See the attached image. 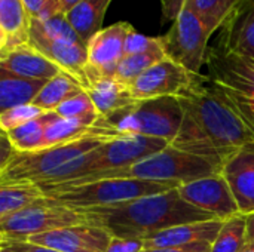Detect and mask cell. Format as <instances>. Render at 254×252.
Segmentation results:
<instances>
[{
    "mask_svg": "<svg viewBox=\"0 0 254 252\" xmlns=\"http://www.w3.org/2000/svg\"><path fill=\"white\" fill-rule=\"evenodd\" d=\"M177 100L183 108V122L173 147L222 168L232 154L254 141L250 128L207 76Z\"/></svg>",
    "mask_w": 254,
    "mask_h": 252,
    "instance_id": "6da1fadb",
    "label": "cell"
},
{
    "mask_svg": "<svg viewBox=\"0 0 254 252\" xmlns=\"http://www.w3.org/2000/svg\"><path fill=\"white\" fill-rule=\"evenodd\" d=\"M79 212L85 215L86 224L101 227L115 238L129 239H147L174 226L216 218L188 203L180 196L179 187L125 203Z\"/></svg>",
    "mask_w": 254,
    "mask_h": 252,
    "instance_id": "7a4b0ae2",
    "label": "cell"
},
{
    "mask_svg": "<svg viewBox=\"0 0 254 252\" xmlns=\"http://www.w3.org/2000/svg\"><path fill=\"white\" fill-rule=\"evenodd\" d=\"M112 138L115 137L94 134L34 153L16 151L0 168V184L34 183L39 186H55L77 180L86 174L94 151Z\"/></svg>",
    "mask_w": 254,
    "mask_h": 252,
    "instance_id": "3957f363",
    "label": "cell"
},
{
    "mask_svg": "<svg viewBox=\"0 0 254 252\" xmlns=\"http://www.w3.org/2000/svg\"><path fill=\"white\" fill-rule=\"evenodd\" d=\"M220 166L214 162L186 153L173 147L171 144L164 150L134 163L127 168H119L113 171H106L94 175H88L74 181L63 184H80L94 180H110V178H131L150 183L162 184H177L195 181L198 178L220 172ZM57 186V184H55Z\"/></svg>",
    "mask_w": 254,
    "mask_h": 252,
    "instance_id": "277c9868",
    "label": "cell"
},
{
    "mask_svg": "<svg viewBox=\"0 0 254 252\" xmlns=\"http://www.w3.org/2000/svg\"><path fill=\"white\" fill-rule=\"evenodd\" d=\"M46 196L54 198L76 211L103 208L135 201L144 196L165 193L177 189V184H162L131 178L94 180L80 184L40 186Z\"/></svg>",
    "mask_w": 254,
    "mask_h": 252,
    "instance_id": "5b68a950",
    "label": "cell"
},
{
    "mask_svg": "<svg viewBox=\"0 0 254 252\" xmlns=\"http://www.w3.org/2000/svg\"><path fill=\"white\" fill-rule=\"evenodd\" d=\"M208 82L232 104L254 135V58L220 43L205 55Z\"/></svg>",
    "mask_w": 254,
    "mask_h": 252,
    "instance_id": "8992f818",
    "label": "cell"
},
{
    "mask_svg": "<svg viewBox=\"0 0 254 252\" xmlns=\"http://www.w3.org/2000/svg\"><path fill=\"white\" fill-rule=\"evenodd\" d=\"M183 122V108L176 97L137 101L134 105L104 119L97 128L110 131L115 137L143 135L165 140L170 144L179 134Z\"/></svg>",
    "mask_w": 254,
    "mask_h": 252,
    "instance_id": "52a82bcc",
    "label": "cell"
},
{
    "mask_svg": "<svg viewBox=\"0 0 254 252\" xmlns=\"http://www.w3.org/2000/svg\"><path fill=\"white\" fill-rule=\"evenodd\" d=\"M86 224L85 215L54 198H43L33 205L0 220V242L28 241L33 236Z\"/></svg>",
    "mask_w": 254,
    "mask_h": 252,
    "instance_id": "ba28073f",
    "label": "cell"
},
{
    "mask_svg": "<svg viewBox=\"0 0 254 252\" xmlns=\"http://www.w3.org/2000/svg\"><path fill=\"white\" fill-rule=\"evenodd\" d=\"M211 36L213 33L208 27L185 6L173 21L170 31L161 36V39L167 58L183 65L190 73L201 76Z\"/></svg>",
    "mask_w": 254,
    "mask_h": 252,
    "instance_id": "9c48e42d",
    "label": "cell"
},
{
    "mask_svg": "<svg viewBox=\"0 0 254 252\" xmlns=\"http://www.w3.org/2000/svg\"><path fill=\"white\" fill-rule=\"evenodd\" d=\"M168 146H170L168 141L152 138V137H143V135L115 137L106 141L104 144H101L94 151V157L83 177L106 172V171H113L119 168H127L164 150Z\"/></svg>",
    "mask_w": 254,
    "mask_h": 252,
    "instance_id": "30bf717a",
    "label": "cell"
},
{
    "mask_svg": "<svg viewBox=\"0 0 254 252\" xmlns=\"http://www.w3.org/2000/svg\"><path fill=\"white\" fill-rule=\"evenodd\" d=\"M205 76H196L170 58H164L146 70L129 86L135 101L156 100L165 97H180Z\"/></svg>",
    "mask_w": 254,
    "mask_h": 252,
    "instance_id": "8fae6325",
    "label": "cell"
},
{
    "mask_svg": "<svg viewBox=\"0 0 254 252\" xmlns=\"http://www.w3.org/2000/svg\"><path fill=\"white\" fill-rule=\"evenodd\" d=\"M179 193L188 203L216 218L228 220L241 214L222 172L185 183L179 186Z\"/></svg>",
    "mask_w": 254,
    "mask_h": 252,
    "instance_id": "7c38bea8",
    "label": "cell"
},
{
    "mask_svg": "<svg viewBox=\"0 0 254 252\" xmlns=\"http://www.w3.org/2000/svg\"><path fill=\"white\" fill-rule=\"evenodd\" d=\"M132 25L116 22L98 31L86 45L89 83L100 77H115L119 62L125 56V40Z\"/></svg>",
    "mask_w": 254,
    "mask_h": 252,
    "instance_id": "4fadbf2b",
    "label": "cell"
},
{
    "mask_svg": "<svg viewBox=\"0 0 254 252\" xmlns=\"http://www.w3.org/2000/svg\"><path fill=\"white\" fill-rule=\"evenodd\" d=\"M112 238L101 227L79 224L33 236L27 242L61 252H106Z\"/></svg>",
    "mask_w": 254,
    "mask_h": 252,
    "instance_id": "5bb4252c",
    "label": "cell"
},
{
    "mask_svg": "<svg viewBox=\"0 0 254 252\" xmlns=\"http://www.w3.org/2000/svg\"><path fill=\"white\" fill-rule=\"evenodd\" d=\"M30 45L40 50L46 58L55 62L64 73L77 80L86 91L88 79V49L83 43H71L43 36L37 30H30Z\"/></svg>",
    "mask_w": 254,
    "mask_h": 252,
    "instance_id": "9a60e30c",
    "label": "cell"
},
{
    "mask_svg": "<svg viewBox=\"0 0 254 252\" xmlns=\"http://www.w3.org/2000/svg\"><path fill=\"white\" fill-rule=\"evenodd\" d=\"M243 215L254 212V141L232 154L220 169Z\"/></svg>",
    "mask_w": 254,
    "mask_h": 252,
    "instance_id": "2e32d148",
    "label": "cell"
},
{
    "mask_svg": "<svg viewBox=\"0 0 254 252\" xmlns=\"http://www.w3.org/2000/svg\"><path fill=\"white\" fill-rule=\"evenodd\" d=\"M225 220L211 218L204 221L186 223L165 229L144 241V250L155 248H183L196 244H213Z\"/></svg>",
    "mask_w": 254,
    "mask_h": 252,
    "instance_id": "e0dca14e",
    "label": "cell"
},
{
    "mask_svg": "<svg viewBox=\"0 0 254 252\" xmlns=\"http://www.w3.org/2000/svg\"><path fill=\"white\" fill-rule=\"evenodd\" d=\"M0 68L25 79L51 80L63 73V70L46 58L33 45H21L3 55H0Z\"/></svg>",
    "mask_w": 254,
    "mask_h": 252,
    "instance_id": "ac0fdd59",
    "label": "cell"
},
{
    "mask_svg": "<svg viewBox=\"0 0 254 252\" xmlns=\"http://www.w3.org/2000/svg\"><path fill=\"white\" fill-rule=\"evenodd\" d=\"M31 16L22 0H0V55L30 42Z\"/></svg>",
    "mask_w": 254,
    "mask_h": 252,
    "instance_id": "d6986e66",
    "label": "cell"
},
{
    "mask_svg": "<svg viewBox=\"0 0 254 252\" xmlns=\"http://www.w3.org/2000/svg\"><path fill=\"white\" fill-rule=\"evenodd\" d=\"M222 28L220 45L254 58V0L243 3Z\"/></svg>",
    "mask_w": 254,
    "mask_h": 252,
    "instance_id": "ffe728a7",
    "label": "cell"
},
{
    "mask_svg": "<svg viewBox=\"0 0 254 252\" xmlns=\"http://www.w3.org/2000/svg\"><path fill=\"white\" fill-rule=\"evenodd\" d=\"M86 92L91 97L100 117H104V119L137 102L132 98L128 86L122 85L115 77H100V79L92 80Z\"/></svg>",
    "mask_w": 254,
    "mask_h": 252,
    "instance_id": "44dd1931",
    "label": "cell"
},
{
    "mask_svg": "<svg viewBox=\"0 0 254 252\" xmlns=\"http://www.w3.org/2000/svg\"><path fill=\"white\" fill-rule=\"evenodd\" d=\"M46 82L19 77L0 68V113L18 105L31 104Z\"/></svg>",
    "mask_w": 254,
    "mask_h": 252,
    "instance_id": "7402d4cb",
    "label": "cell"
},
{
    "mask_svg": "<svg viewBox=\"0 0 254 252\" xmlns=\"http://www.w3.org/2000/svg\"><path fill=\"white\" fill-rule=\"evenodd\" d=\"M110 1L112 0H82L65 13L67 21L85 45L103 30V21Z\"/></svg>",
    "mask_w": 254,
    "mask_h": 252,
    "instance_id": "603a6c76",
    "label": "cell"
},
{
    "mask_svg": "<svg viewBox=\"0 0 254 252\" xmlns=\"http://www.w3.org/2000/svg\"><path fill=\"white\" fill-rule=\"evenodd\" d=\"M94 134H104L109 137H115L110 131L91 126L83 120L64 119V117H58L57 114H54V117L51 119L45 131V149L61 146V144H68V143L82 140Z\"/></svg>",
    "mask_w": 254,
    "mask_h": 252,
    "instance_id": "cb8c5ba5",
    "label": "cell"
},
{
    "mask_svg": "<svg viewBox=\"0 0 254 252\" xmlns=\"http://www.w3.org/2000/svg\"><path fill=\"white\" fill-rule=\"evenodd\" d=\"M82 91H85L82 85L63 71L45 83V86L42 88V91L37 94L31 104H34L45 113L55 111L63 102L76 97Z\"/></svg>",
    "mask_w": 254,
    "mask_h": 252,
    "instance_id": "d4e9b609",
    "label": "cell"
},
{
    "mask_svg": "<svg viewBox=\"0 0 254 252\" xmlns=\"http://www.w3.org/2000/svg\"><path fill=\"white\" fill-rule=\"evenodd\" d=\"M46 198L43 189L34 183L0 184V220Z\"/></svg>",
    "mask_w": 254,
    "mask_h": 252,
    "instance_id": "484cf974",
    "label": "cell"
},
{
    "mask_svg": "<svg viewBox=\"0 0 254 252\" xmlns=\"http://www.w3.org/2000/svg\"><path fill=\"white\" fill-rule=\"evenodd\" d=\"M247 0H186L189 7L211 33L222 28Z\"/></svg>",
    "mask_w": 254,
    "mask_h": 252,
    "instance_id": "4316f807",
    "label": "cell"
},
{
    "mask_svg": "<svg viewBox=\"0 0 254 252\" xmlns=\"http://www.w3.org/2000/svg\"><path fill=\"white\" fill-rule=\"evenodd\" d=\"M54 111L43 113L34 120H30L18 128H13L10 131H4L19 153H34L45 149V131L51 119L54 117Z\"/></svg>",
    "mask_w": 254,
    "mask_h": 252,
    "instance_id": "83f0119b",
    "label": "cell"
},
{
    "mask_svg": "<svg viewBox=\"0 0 254 252\" xmlns=\"http://www.w3.org/2000/svg\"><path fill=\"white\" fill-rule=\"evenodd\" d=\"M246 247V215L238 214L223 221V226L211 244L210 252H241Z\"/></svg>",
    "mask_w": 254,
    "mask_h": 252,
    "instance_id": "f1b7e54d",
    "label": "cell"
},
{
    "mask_svg": "<svg viewBox=\"0 0 254 252\" xmlns=\"http://www.w3.org/2000/svg\"><path fill=\"white\" fill-rule=\"evenodd\" d=\"M165 58L164 52H146L135 55H125L118 65L115 79L125 86H129L135 79H138L146 70Z\"/></svg>",
    "mask_w": 254,
    "mask_h": 252,
    "instance_id": "f546056e",
    "label": "cell"
},
{
    "mask_svg": "<svg viewBox=\"0 0 254 252\" xmlns=\"http://www.w3.org/2000/svg\"><path fill=\"white\" fill-rule=\"evenodd\" d=\"M54 113L58 117L83 120L91 126H95L97 122L100 120V114L86 91H82L76 97L63 102Z\"/></svg>",
    "mask_w": 254,
    "mask_h": 252,
    "instance_id": "4dcf8cb0",
    "label": "cell"
},
{
    "mask_svg": "<svg viewBox=\"0 0 254 252\" xmlns=\"http://www.w3.org/2000/svg\"><path fill=\"white\" fill-rule=\"evenodd\" d=\"M31 28L37 30L46 37L57 39V40H65L71 43H83L74 28L70 25V22L65 18V13H60L57 16H52L46 21H36L31 19ZM85 45V43H83Z\"/></svg>",
    "mask_w": 254,
    "mask_h": 252,
    "instance_id": "1f68e13d",
    "label": "cell"
},
{
    "mask_svg": "<svg viewBox=\"0 0 254 252\" xmlns=\"http://www.w3.org/2000/svg\"><path fill=\"white\" fill-rule=\"evenodd\" d=\"M45 111L36 107L34 104H24L13 108H9L6 111L0 113V128L1 131H10L13 128H18L30 120L37 119Z\"/></svg>",
    "mask_w": 254,
    "mask_h": 252,
    "instance_id": "d6a6232c",
    "label": "cell"
},
{
    "mask_svg": "<svg viewBox=\"0 0 254 252\" xmlns=\"http://www.w3.org/2000/svg\"><path fill=\"white\" fill-rule=\"evenodd\" d=\"M146 52H164L161 36L149 37L138 33L132 27L125 40V55H135V53H146Z\"/></svg>",
    "mask_w": 254,
    "mask_h": 252,
    "instance_id": "836d02e7",
    "label": "cell"
},
{
    "mask_svg": "<svg viewBox=\"0 0 254 252\" xmlns=\"http://www.w3.org/2000/svg\"><path fill=\"white\" fill-rule=\"evenodd\" d=\"M31 19L46 21L61 13L57 0H22Z\"/></svg>",
    "mask_w": 254,
    "mask_h": 252,
    "instance_id": "e575fe53",
    "label": "cell"
},
{
    "mask_svg": "<svg viewBox=\"0 0 254 252\" xmlns=\"http://www.w3.org/2000/svg\"><path fill=\"white\" fill-rule=\"evenodd\" d=\"M146 239H129V238H112L106 252H141L144 250Z\"/></svg>",
    "mask_w": 254,
    "mask_h": 252,
    "instance_id": "d590c367",
    "label": "cell"
},
{
    "mask_svg": "<svg viewBox=\"0 0 254 252\" xmlns=\"http://www.w3.org/2000/svg\"><path fill=\"white\" fill-rule=\"evenodd\" d=\"M0 245H4V247H9L10 250L16 252H61L55 251V250H51V248H45V247H40V245H34L31 242H27V241H12V242H0Z\"/></svg>",
    "mask_w": 254,
    "mask_h": 252,
    "instance_id": "8d00e7d4",
    "label": "cell"
},
{
    "mask_svg": "<svg viewBox=\"0 0 254 252\" xmlns=\"http://www.w3.org/2000/svg\"><path fill=\"white\" fill-rule=\"evenodd\" d=\"M185 3L186 0H161L164 18L174 21L182 12V9L185 7Z\"/></svg>",
    "mask_w": 254,
    "mask_h": 252,
    "instance_id": "74e56055",
    "label": "cell"
},
{
    "mask_svg": "<svg viewBox=\"0 0 254 252\" xmlns=\"http://www.w3.org/2000/svg\"><path fill=\"white\" fill-rule=\"evenodd\" d=\"M0 135H1V141H0V168H3L12 159V156L16 153V150L12 146L9 137H7V134L4 131H1Z\"/></svg>",
    "mask_w": 254,
    "mask_h": 252,
    "instance_id": "f35d334b",
    "label": "cell"
},
{
    "mask_svg": "<svg viewBox=\"0 0 254 252\" xmlns=\"http://www.w3.org/2000/svg\"><path fill=\"white\" fill-rule=\"evenodd\" d=\"M211 244H196L183 248H155V250H143L141 252H210Z\"/></svg>",
    "mask_w": 254,
    "mask_h": 252,
    "instance_id": "ab89813d",
    "label": "cell"
},
{
    "mask_svg": "<svg viewBox=\"0 0 254 252\" xmlns=\"http://www.w3.org/2000/svg\"><path fill=\"white\" fill-rule=\"evenodd\" d=\"M246 245H254V212L246 215Z\"/></svg>",
    "mask_w": 254,
    "mask_h": 252,
    "instance_id": "60d3db41",
    "label": "cell"
},
{
    "mask_svg": "<svg viewBox=\"0 0 254 252\" xmlns=\"http://www.w3.org/2000/svg\"><path fill=\"white\" fill-rule=\"evenodd\" d=\"M82 0H57L58 3V7L61 10V13H67L70 12L74 6H77Z\"/></svg>",
    "mask_w": 254,
    "mask_h": 252,
    "instance_id": "b9f144b4",
    "label": "cell"
},
{
    "mask_svg": "<svg viewBox=\"0 0 254 252\" xmlns=\"http://www.w3.org/2000/svg\"><path fill=\"white\" fill-rule=\"evenodd\" d=\"M241 252H254V245H246Z\"/></svg>",
    "mask_w": 254,
    "mask_h": 252,
    "instance_id": "7bdbcfd3",
    "label": "cell"
},
{
    "mask_svg": "<svg viewBox=\"0 0 254 252\" xmlns=\"http://www.w3.org/2000/svg\"><path fill=\"white\" fill-rule=\"evenodd\" d=\"M0 252H16L13 250H10L9 247H4V245H0Z\"/></svg>",
    "mask_w": 254,
    "mask_h": 252,
    "instance_id": "ee69618b",
    "label": "cell"
}]
</instances>
